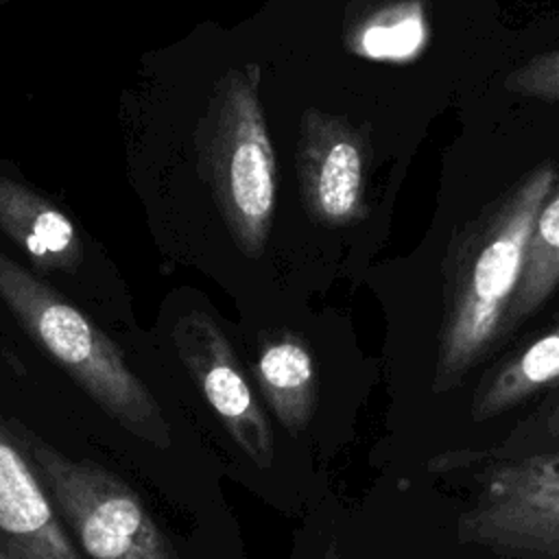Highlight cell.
Segmentation results:
<instances>
[{
    "label": "cell",
    "mask_w": 559,
    "mask_h": 559,
    "mask_svg": "<svg viewBox=\"0 0 559 559\" xmlns=\"http://www.w3.org/2000/svg\"><path fill=\"white\" fill-rule=\"evenodd\" d=\"M555 179L552 162L537 164L452 234L443 262L435 391L456 386L504 334L528 236Z\"/></svg>",
    "instance_id": "cell-1"
},
{
    "label": "cell",
    "mask_w": 559,
    "mask_h": 559,
    "mask_svg": "<svg viewBox=\"0 0 559 559\" xmlns=\"http://www.w3.org/2000/svg\"><path fill=\"white\" fill-rule=\"evenodd\" d=\"M0 299L24 332L127 432L164 450L170 428L148 386L79 308L0 251Z\"/></svg>",
    "instance_id": "cell-2"
},
{
    "label": "cell",
    "mask_w": 559,
    "mask_h": 559,
    "mask_svg": "<svg viewBox=\"0 0 559 559\" xmlns=\"http://www.w3.org/2000/svg\"><path fill=\"white\" fill-rule=\"evenodd\" d=\"M260 68H231L203 122V168L216 205L245 255L264 251L275 212V155L258 96Z\"/></svg>",
    "instance_id": "cell-3"
},
{
    "label": "cell",
    "mask_w": 559,
    "mask_h": 559,
    "mask_svg": "<svg viewBox=\"0 0 559 559\" xmlns=\"http://www.w3.org/2000/svg\"><path fill=\"white\" fill-rule=\"evenodd\" d=\"M9 426L85 559H177L142 498L122 478L98 463L66 456L17 419H9Z\"/></svg>",
    "instance_id": "cell-4"
},
{
    "label": "cell",
    "mask_w": 559,
    "mask_h": 559,
    "mask_svg": "<svg viewBox=\"0 0 559 559\" xmlns=\"http://www.w3.org/2000/svg\"><path fill=\"white\" fill-rule=\"evenodd\" d=\"M459 535L509 559H559V450L487 469Z\"/></svg>",
    "instance_id": "cell-5"
},
{
    "label": "cell",
    "mask_w": 559,
    "mask_h": 559,
    "mask_svg": "<svg viewBox=\"0 0 559 559\" xmlns=\"http://www.w3.org/2000/svg\"><path fill=\"white\" fill-rule=\"evenodd\" d=\"M173 341L229 437L255 465L269 467L275 454L273 428L218 323L192 310L177 321Z\"/></svg>",
    "instance_id": "cell-6"
},
{
    "label": "cell",
    "mask_w": 559,
    "mask_h": 559,
    "mask_svg": "<svg viewBox=\"0 0 559 559\" xmlns=\"http://www.w3.org/2000/svg\"><path fill=\"white\" fill-rule=\"evenodd\" d=\"M369 138L345 118L306 109L297 142L299 192L308 216L325 227H347L367 216Z\"/></svg>",
    "instance_id": "cell-7"
},
{
    "label": "cell",
    "mask_w": 559,
    "mask_h": 559,
    "mask_svg": "<svg viewBox=\"0 0 559 559\" xmlns=\"http://www.w3.org/2000/svg\"><path fill=\"white\" fill-rule=\"evenodd\" d=\"M0 548L9 559H85L2 415Z\"/></svg>",
    "instance_id": "cell-8"
},
{
    "label": "cell",
    "mask_w": 559,
    "mask_h": 559,
    "mask_svg": "<svg viewBox=\"0 0 559 559\" xmlns=\"http://www.w3.org/2000/svg\"><path fill=\"white\" fill-rule=\"evenodd\" d=\"M0 229L39 269L72 271L83 260V242L72 221L48 199L0 177Z\"/></svg>",
    "instance_id": "cell-9"
},
{
    "label": "cell",
    "mask_w": 559,
    "mask_h": 559,
    "mask_svg": "<svg viewBox=\"0 0 559 559\" xmlns=\"http://www.w3.org/2000/svg\"><path fill=\"white\" fill-rule=\"evenodd\" d=\"M253 376L273 417L288 430H304L317 406V369L306 341L293 332L260 343Z\"/></svg>",
    "instance_id": "cell-10"
},
{
    "label": "cell",
    "mask_w": 559,
    "mask_h": 559,
    "mask_svg": "<svg viewBox=\"0 0 559 559\" xmlns=\"http://www.w3.org/2000/svg\"><path fill=\"white\" fill-rule=\"evenodd\" d=\"M548 389H559V323L483 376L472 415L478 421L493 419Z\"/></svg>",
    "instance_id": "cell-11"
},
{
    "label": "cell",
    "mask_w": 559,
    "mask_h": 559,
    "mask_svg": "<svg viewBox=\"0 0 559 559\" xmlns=\"http://www.w3.org/2000/svg\"><path fill=\"white\" fill-rule=\"evenodd\" d=\"M559 286V168L533 223L522 277L504 319V334L531 317Z\"/></svg>",
    "instance_id": "cell-12"
},
{
    "label": "cell",
    "mask_w": 559,
    "mask_h": 559,
    "mask_svg": "<svg viewBox=\"0 0 559 559\" xmlns=\"http://www.w3.org/2000/svg\"><path fill=\"white\" fill-rule=\"evenodd\" d=\"M393 7L369 17L356 28L352 37V48L365 57H406L419 41L421 17L413 11H400Z\"/></svg>",
    "instance_id": "cell-13"
},
{
    "label": "cell",
    "mask_w": 559,
    "mask_h": 559,
    "mask_svg": "<svg viewBox=\"0 0 559 559\" xmlns=\"http://www.w3.org/2000/svg\"><path fill=\"white\" fill-rule=\"evenodd\" d=\"M504 87L537 100L559 103V48L535 55L513 68L504 79Z\"/></svg>",
    "instance_id": "cell-14"
},
{
    "label": "cell",
    "mask_w": 559,
    "mask_h": 559,
    "mask_svg": "<svg viewBox=\"0 0 559 559\" xmlns=\"http://www.w3.org/2000/svg\"><path fill=\"white\" fill-rule=\"evenodd\" d=\"M542 445H559V395L552 397L526 421H522L513 430L509 443H504V450L509 452V456H522L531 454L535 448Z\"/></svg>",
    "instance_id": "cell-15"
},
{
    "label": "cell",
    "mask_w": 559,
    "mask_h": 559,
    "mask_svg": "<svg viewBox=\"0 0 559 559\" xmlns=\"http://www.w3.org/2000/svg\"><path fill=\"white\" fill-rule=\"evenodd\" d=\"M0 559H9V557L2 552V548H0Z\"/></svg>",
    "instance_id": "cell-16"
}]
</instances>
